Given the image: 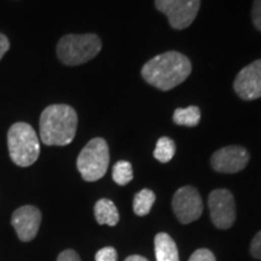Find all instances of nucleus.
Listing matches in <instances>:
<instances>
[{
  "label": "nucleus",
  "mask_w": 261,
  "mask_h": 261,
  "mask_svg": "<svg viewBox=\"0 0 261 261\" xmlns=\"http://www.w3.org/2000/svg\"><path fill=\"white\" fill-rule=\"evenodd\" d=\"M191 70V62L185 55L168 51L146 62L142 68V76L156 89L169 91L184 83Z\"/></svg>",
  "instance_id": "nucleus-1"
},
{
  "label": "nucleus",
  "mask_w": 261,
  "mask_h": 261,
  "mask_svg": "<svg viewBox=\"0 0 261 261\" xmlns=\"http://www.w3.org/2000/svg\"><path fill=\"white\" fill-rule=\"evenodd\" d=\"M77 129V113L68 104H52L40 116V138L45 145L70 144Z\"/></svg>",
  "instance_id": "nucleus-2"
},
{
  "label": "nucleus",
  "mask_w": 261,
  "mask_h": 261,
  "mask_svg": "<svg viewBox=\"0 0 261 261\" xmlns=\"http://www.w3.org/2000/svg\"><path fill=\"white\" fill-rule=\"evenodd\" d=\"M9 155L19 167H29L39 159L40 143L37 132L27 122H16L8 130Z\"/></svg>",
  "instance_id": "nucleus-3"
},
{
  "label": "nucleus",
  "mask_w": 261,
  "mask_h": 261,
  "mask_svg": "<svg viewBox=\"0 0 261 261\" xmlns=\"http://www.w3.org/2000/svg\"><path fill=\"white\" fill-rule=\"evenodd\" d=\"M102 50L97 34H67L57 44V57L65 65H80L93 60Z\"/></svg>",
  "instance_id": "nucleus-4"
},
{
  "label": "nucleus",
  "mask_w": 261,
  "mask_h": 261,
  "mask_svg": "<svg viewBox=\"0 0 261 261\" xmlns=\"http://www.w3.org/2000/svg\"><path fill=\"white\" fill-rule=\"evenodd\" d=\"M109 161V146L106 139L93 138L80 151L76 167L84 180L96 181L106 175Z\"/></svg>",
  "instance_id": "nucleus-5"
},
{
  "label": "nucleus",
  "mask_w": 261,
  "mask_h": 261,
  "mask_svg": "<svg viewBox=\"0 0 261 261\" xmlns=\"http://www.w3.org/2000/svg\"><path fill=\"white\" fill-rule=\"evenodd\" d=\"M201 6V0H155V8L167 16L174 29L190 27Z\"/></svg>",
  "instance_id": "nucleus-6"
},
{
  "label": "nucleus",
  "mask_w": 261,
  "mask_h": 261,
  "mask_svg": "<svg viewBox=\"0 0 261 261\" xmlns=\"http://www.w3.org/2000/svg\"><path fill=\"white\" fill-rule=\"evenodd\" d=\"M172 207L175 217L181 224H190L202 215L203 202L197 189L187 185L177 190L173 196Z\"/></svg>",
  "instance_id": "nucleus-7"
},
{
  "label": "nucleus",
  "mask_w": 261,
  "mask_h": 261,
  "mask_svg": "<svg viewBox=\"0 0 261 261\" xmlns=\"http://www.w3.org/2000/svg\"><path fill=\"white\" fill-rule=\"evenodd\" d=\"M211 218L213 224L220 230L232 226L236 220V204L233 195L226 189H217L208 197Z\"/></svg>",
  "instance_id": "nucleus-8"
},
{
  "label": "nucleus",
  "mask_w": 261,
  "mask_h": 261,
  "mask_svg": "<svg viewBox=\"0 0 261 261\" xmlns=\"http://www.w3.org/2000/svg\"><path fill=\"white\" fill-rule=\"evenodd\" d=\"M249 152L240 145H228L221 148L212 155L211 165L219 173H238L247 167L249 162Z\"/></svg>",
  "instance_id": "nucleus-9"
},
{
  "label": "nucleus",
  "mask_w": 261,
  "mask_h": 261,
  "mask_svg": "<svg viewBox=\"0 0 261 261\" xmlns=\"http://www.w3.org/2000/svg\"><path fill=\"white\" fill-rule=\"evenodd\" d=\"M233 89L237 96L243 100L261 98V60L248 64L237 74Z\"/></svg>",
  "instance_id": "nucleus-10"
},
{
  "label": "nucleus",
  "mask_w": 261,
  "mask_h": 261,
  "mask_svg": "<svg viewBox=\"0 0 261 261\" xmlns=\"http://www.w3.org/2000/svg\"><path fill=\"white\" fill-rule=\"evenodd\" d=\"M41 224V212L34 205H23L14 212L11 225L18 238L23 242L34 240Z\"/></svg>",
  "instance_id": "nucleus-11"
},
{
  "label": "nucleus",
  "mask_w": 261,
  "mask_h": 261,
  "mask_svg": "<svg viewBox=\"0 0 261 261\" xmlns=\"http://www.w3.org/2000/svg\"><path fill=\"white\" fill-rule=\"evenodd\" d=\"M155 255L158 261H179L177 244L168 233L160 232L156 234Z\"/></svg>",
  "instance_id": "nucleus-12"
},
{
  "label": "nucleus",
  "mask_w": 261,
  "mask_h": 261,
  "mask_svg": "<svg viewBox=\"0 0 261 261\" xmlns=\"http://www.w3.org/2000/svg\"><path fill=\"white\" fill-rule=\"evenodd\" d=\"M94 218L99 225L115 226L119 223L120 215L115 203L108 198H100L94 204Z\"/></svg>",
  "instance_id": "nucleus-13"
},
{
  "label": "nucleus",
  "mask_w": 261,
  "mask_h": 261,
  "mask_svg": "<svg viewBox=\"0 0 261 261\" xmlns=\"http://www.w3.org/2000/svg\"><path fill=\"white\" fill-rule=\"evenodd\" d=\"M201 110L196 106H190L188 108H178L173 114V121L175 125L195 127L200 123Z\"/></svg>",
  "instance_id": "nucleus-14"
},
{
  "label": "nucleus",
  "mask_w": 261,
  "mask_h": 261,
  "mask_svg": "<svg viewBox=\"0 0 261 261\" xmlns=\"http://www.w3.org/2000/svg\"><path fill=\"white\" fill-rule=\"evenodd\" d=\"M156 200V195L154 191L149 189H143L139 192H137L133 200V211L138 217H144L148 215L151 211V207L154 205Z\"/></svg>",
  "instance_id": "nucleus-15"
},
{
  "label": "nucleus",
  "mask_w": 261,
  "mask_h": 261,
  "mask_svg": "<svg viewBox=\"0 0 261 261\" xmlns=\"http://www.w3.org/2000/svg\"><path fill=\"white\" fill-rule=\"evenodd\" d=\"M175 143L168 137H161L156 143L154 158L162 163H167L174 158Z\"/></svg>",
  "instance_id": "nucleus-16"
},
{
  "label": "nucleus",
  "mask_w": 261,
  "mask_h": 261,
  "mask_svg": "<svg viewBox=\"0 0 261 261\" xmlns=\"http://www.w3.org/2000/svg\"><path fill=\"white\" fill-rule=\"evenodd\" d=\"M113 179L116 184L127 185L133 179L132 165L128 161H119L113 167Z\"/></svg>",
  "instance_id": "nucleus-17"
},
{
  "label": "nucleus",
  "mask_w": 261,
  "mask_h": 261,
  "mask_svg": "<svg viewBox=\"0 0 261 261\" xmlns=\"http://www.w3.org/2000/svg\"><path fill=\"white\" fill-rule=\"evenodd\" d=\"M96 261H117V253L115 248L106 247L98 250L96 254Z\"/></svg>",
  "instance_id": "nucleus-18"
},
{
  "label": "nucleus",
  "mask_w": 261,
  "mask_h": 261,
  "mask_svg": "<svg viewBox=\"0 0 261 261\" xmlns=\"http://www.w3.org/2000/svg\"><path fill=\"white\" fill-rule=\"evenodd\" d=\"M189 261H217V260H215L214 254L212 253L211 250L202 248V249L196 250V252L190 256Z\"/></svg>",
  "instance_id": "nucleus-19"
},
{
  "label": "nucleus",
  "mask_w": 261,
  "mask_h": 261,
  "mask_svg": "<svg viewBox=\"0 0 261 261\" xmlns=\"http://www.w3.org/2000/svg\"><path fill=\"white\" fill-rule=\"evenodd\" d=\"M252 19L255 28L261 32V0H254L252 9Z\"/></svg>",
  "instance_id": "nucleus-20"
},
{
  "label": "nucleus",
  "mask_w": 261,
  "mask_h": 261,
  "mask_svg": "<svg viewBox=\"0 0 261 261\" xmlns=\"http://www.w3.org/2000/svg\"><path fill=\"white\" fill-rule=\"evenodd\" d=\"M250 253L255 259L261 260V231L254 236L252 243H250Z\"/></svg>",
  "instance_id": "nucleus-21"
},
{
  "label": "nucleus",
  "mask_w": 261,
  "mask_h": 261,
  "mask_svg": "<svg viewBox=\"0 0 261 261\" xmlns=\"http://www.w3.org/2000/svg\"><path fill=\"white\" fill-rule=\"evenodd\" d=\"M57 261H81V259L75 250L67 249L58 255Z\"/></svg>",
  "instance_id": "nucleus-22"
},
{
  "label": "nucleus",
  "mask_w": 261,
  "mask_h": 261,
  "mask_svg": "<svg viewBox=\"0 0 261 261\" xmlns=\"http://www.w3.org/2000/svg\"><path fill=\"white\" fill-rule=\"evenodd\" d=\"M10 50V40L5 34L0 33V61L5 56V54Z\"/></svg>",
  "instance_id": "nucleus-23"
},
{
  "label": "nucleus",
  "mask_w": 261,
  "mask_h": 261,
  "mask_svg": "<svg viewBox=\"0 0 261 261\" xmlns=\"http://www.w3.org/2000/svg\"><path fill=\"white\" fill-rule=\"evenodd\" d=\"M125 261H149V260L145 259L144 256H140V255H129Z\"/></svg>",
  "instance_id": "nucleus-24"
}]
</instances>
